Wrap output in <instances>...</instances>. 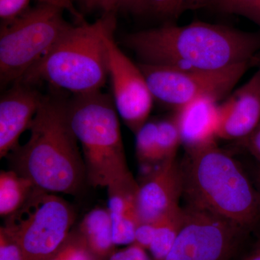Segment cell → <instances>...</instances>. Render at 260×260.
<instances>
[{
  "label": "cell",
  "mask_w": 260,
  "mask_h": 260,
  "mask_svg": "<svg viewBox=\"0 0 260 260\" xmlns=\"http://www.w3.org/2000/svg\"><path fill=\"white\" fill-rule=\"evenodd\" d=\"M36 186L15 171L0 172V215L10 216L26 202Z\"/></svg>",
  "instance_id": "18"
},
{
  "label": "cell",
  "mask_w": 260,
  "mask_h": 260,
  "mask_svg": "<svg viewBox=\"0 0 260 260\" xmlns=\"http://www.w3.org/2000/svg\"><path fill=\"white\" fill-rule=\"evenodd\" d=\"M0 260H25L23 248L8 228H0Z\"/></svg>",
  "instance_id": "25"
},
{
  "label": "cell",
  "mask_w": 260,
  "mask_h": 260,
  "mask_svg": "<svg viewBox=\"0 0 260 260\" xmlns=\"http://www.w3.org/2000/svg\"><path fill=\"white\" fill-rule=\"evenodd\" d=\"M78 2L84 9L89 10H100L106 13L118 12H129L140 15L142 0H75Z\"/></svg>",
  "instance_id": "24"
},
{
  "label": "cell",
  "mask_w": 260,
  "mask_h": 260,
  "mask_svg": "<svg viewBox=\"0 0 260 260\" xmlns=\"http://www.w3.org/2000/svg\"><path fill=\"white\" fill-rule=\"evenodd\" d=\"M116 20L104 32L112 97L118 114L136 134L148 121L154 99L139 64H135L116 44Z\"/></svg>",
  "instance_id": "10"
},
{
  "label": "cell",
  "mask_w": 260,
  "mask_h": 260,
  "mask_svg": "<svg viewBox=\"0 0 260 260\" xmlns=\"http://www.w3.org/2000/svg\"><path fill=\"white\" fill-rule=\"evenodd\" d=\"M108 260H152L148 251L133 244L116 250Z\"/></svg>",
  "instance_id": "27"
},
{
  "label": "cell",
  "mask_w": 260,
  "mask_h": 260,
  "mask_svg": "<svg viewBox=\"0 0 260 260\" xmlns=\"http://www.w3.org/2000/svg\"><path fill=\"white\" fill-rule=\"evenodd\" d=\"M72 129L81 145L87 182L106 187L132 174L112 97L102 91L73 95L68 102Z\"/></svg>",
  "instance_id": "5"
},
{
  "label": "cell",
  "mask_w": 260,
  "mask_h": 260,
  "mask_svg": "<svg viewBox=\"0 0 260 260\" xmlns=\"http://www.w3.org/2000/svg\"><path fill=\"white\" fill-rule=\"evenodd\" d=\"M244 232L226 219L189 205L182 226L165 260H225Z\"/></svg>",
  "instance_id": "9"
},
{
  "label": "cell",
  "mask_w": 260,
  "mask_h": 260,
  "mask_svg": "<svg viewBox=\"0 0 260 260\" xmlns=\"http://www.w3.org/2000/svg\"><path fill=\"white\" fill-rule=\"evenodd\" d=\"M186 0H142L140 15L150 14L174 23L182 13Z\"/></svg>",
  "instance_id": "23"
},
{
  "label": "cell",
  "mask_w": 260,
  "mask_h": 260,
  "mask_svg": "<svg viewBox=\"0 0 260 260\" xmlns=\"http://www.w3.org/2000/svg\"><path fill=\"white\" fill-rule=\"evenodd\" d=\"M260 164V124L249 137L239 142Z\"/></svg>",
  "instance_id": "30"
},
{
  "label": "cell",
  "mask_w": 260,
  "mask_h": 260,
  "mask_svg": "<svg viewBox=\"0 0 260 260\" xmlns=\"http://www.w3.org/2000/svg\"><path fill=\"white\" fill-rule=\"evenodd\" d=\"M244 260H260V242Z\"/></svg>",
  "instance_id": "31"
},
{
  "label": "cell",
  "mask_w": 260,
  "mask_h": 260,
  "mask_svg": "<svg viewBox=\"0 0 260 260\" xmlns=\"http://www.w3.org/2000/svg\"><path fill=\"white\" fill-rule=\"evenodd\" d=\"M205 10L244 17L260 28V0H186L183 11Z\"/></svg>",
  "instance_id": "19"
},
{
  "label": "cell",
  "mask_w": 260,
  "mask_h": 260,
  "mask_svg": "<svg viewBox=\"0 0 260 260\" xmlns=\"http://www.w3.org/2000/svg\"><path fill=\"white\" fill-rule=\"evenodd\" d=\"M116 20V14L106 13L93 23L72 25L19 81L35 85L45 82L73 95L102 91L109 79L104 32Z\"/></svg>",
  "instance_id": "4"
},
{
  "label": "cell",
  "mask_w": 260,
  "mask_h": 260,
  "mask_svg": "<svg viewBox=\"0 0 260 260\" xmlns=\"http://www.w3.org/2000/svg\"><path fill=\"white\" fill-rule=\"evenodd\" d=\"M78 229L89 247L101 259L108 260L116 251L112 220L107 208L90 210L80 222Z\"/></svg>",
  "instance_id": "16"
},
{
  "label": "cell",
  "mask_w": 260,
  "mask_h": 260,
  "mask_svg": "<svg viewBox=\"0 0 260 260\" xmlns=\"http://www.w3.org/2000/svg\"><path fill=\"white\" fill-rule=\"evenodd\" d=\"M123 42L143 64L216 70L256 59L260 31L203 21L185 25L165 23L158 28L130 34Z\"/></svg>",
  "instance_id": "1"
},
{
  "label": "cell",
  "mask_w": 260,
  "mask_h": 260,
  "mask_svg": "<svg viewBox=\"0 0 260 260\" xmlns=\"http://www.w3.org/2000/svg\"><path fill=\"white\" fill-rule=\"evenodd\" d=\"M174 117L186 151L215 144L219 139L220 104L213 97L188 103L176 109Z\"/></svg>",
  "instance_id": "14"
},
{
  "label": "cell",
  "mask_w": 260,
  "mask_h": 260,
  "mask_svg": "<svg viewBox=\"0 0 260 260\" xmlns=\"http://www.w3.org/2000/svg\"><path fill=\"white\" fill-rule=\"evenodd\" d=\"M139 184L133 174L107 186L108 207L113 229V239L117 246L134 244L135 234L140 223L138 210Z\"/></svg>",
  "instance_id": "15"
},
{
  "label": "cell",
  "mask_w": 260,
  "mask_h": 260,
  "mask_svg": "<svg viewBox=\"0 0 260 260\" xmlns=\"http://www.w3.org/2000/svg\"><path fill=\"white\" fill-rule=\"evenodd\" d=\"M64 10L41 4L1 25V88L19 81L59 42L72 26L63 16Z\"/></svg>",
  "instance_id": "6"
},
{
  "label": "cell",
  "mask_w": 260,
  "mask_h": 260,
  "mask_svg": "<svg viewBox=\"0 0 260 260\" xmlns=\"http://www.w3.org/2000/svg\"><path fill=\"white\" fill-rule=\"evenodd\" d=\"M48 260H102L89 247L78 229L72 230Z\"/></svg>",
  "instance_id": "21"
},
{
  "label": "cell",
  "mask_w": 260,
  "mask_h": 260,
  "mask_svg": "<svg viewBox=\"0 0 260 260\" xmlns=\"http://www.w3.org/2000/svg\"><path fill=\"white\" fill-rule=\"evenodd\" d=\"M254 181H255L256 189L260 195V164L256 167L255 172H254Z\"/></svg>",
  "instance_id": "32"
},
{
  "label": "cell",
  "mask_w": 260,
  "mask_h": 260,
  "mask_svg": "<svg viewBox=\"0 0 260 260\" xmlns=\"http://www.w3.org/2000/svg\"><path fill=\"white\" fill-rule=\"evenodd\" d=\"M181 167L189 206L237 224L246 232L260 219V195L236 159L217 143L186 151Z\"/></svg>",
  "instance_id": "3"
},
{
  "label": "cell",
  "mask_w": 260,
  "mask_h": 260,
  "mask_svg": "<svg viewBox=\"0 0 260 260\" xmlns=\"http://www.w3.org/2000/svg\"><path fill=\"white\" fill-rule=\"evenodd\" d=\"M185 218V209L178 206L168 212L155 223L153 241L148 249L152 260H165Z\"/></svg>",
  "instance_id": "17"
},
{
  "label": "cell",
  "mask_w": 260,
  "mask_h": 260,
  "mask_svg": "<svg viewBox=\"0 0 260 260\" xmlns=\"http://www.w3.org/2000/svg\"><path fill=\"white\" fill-rule=\"evenodd\" d=\"M30 0H0L2 24L9 23L29 9Z\"/></svg>",
  "instance_id": "26"
},
{
  "label": "cell",
  "mask_w": 260,
  "mask_h": 260,
  "mask_svg": "<svg viewBox=\"0 0 260 260\" xmlns=\"http://www.w3.org/2000/svg\"><path fill=\"white\" fill-rule=\"evenodd\" d=\"M158 147L161 161L176 159L178 149L182 145L180 132L174 116L157 121Z\"/></svg>",
  "instance_id": "22"
},
{
  "label": "cell",
  "mask_w": 260,
  "mask_h": 260,
  "mask_svg": "<svg viewBox=\"0 0 260 260\" xmlns=\"http://www.w3.org/2000/svg\"><path fill=\"white\" fill-rule=\"evenodd\" d=\"M44 95L35 85L18 81L0 99V158H5L19 145V139L38 112Z\"/></svg>",
  "instance_id": "12"
},
{
  "label": "cell",
  "mask_w": 260,
  "mask_h": 260,
  "mask_svg": "<svg viewBox=\"0 0 260 260\" xmlns=\"http://www.w3.org/2000/svg\"><path fill=\"white\" fill-rule=\"evenodd\" d=\"M75 220L74 209L66 200L36 187L4 225L18 239L25 260H48L69 235Z\"/></svg>",
  "instance_id": "7"
},
{
  "label": "cell",
  "mask_w": 260,
  "mask_h": 260,
  "mask_svg": "<svg viewBox=\"0 0 260 260\" xmlns=\"http://www.w3.org/2000/svg\"><path fill=\"white\" fill-rule=\"evenodd\" d=\"M37 1L41 4L54 5L62 10H67L73 15L78 23H82L85 20L83 15L75 7V0H37Z\"/></svg>",
  "instance_id": "29"
},
{
  "label": "cell",
  "mask_w": 260,
  "mask_h": 260,
  "mask_svg": "<svg viewBox=\"0 0 260 260\" xmlns=\"http://www.w3.org/2000/svg\"><path fill=\"white\" fill-rule=\"evenodd\" d=\"M260 124V67L254 75L220 104L219 139L240 142Z\"/></svg>",
  "instance_id": "13"
},
{
  "label": "cell",
  "mask_w": 260,
  "mask_h": 260,
  "mask_svg": "<svg viewBox=\"0 0 260 260\" xmlns=\"http://www.w3.org/2000/svg\"><path fill=\"white\" fill-rule=\"evenodd\" d=\"M68 102L44 95L29 126L30 137L8 155L10 169L50 193L77 194L87 181L83 155L70 124Z\"/></svg>",
  "instance_id": "2"
},
{
  "label": "cell",
  "mask_w": 260,
  "mask_h": 260,
  "mask_svg": "<svg viewBox=\"0 0 260 260\" xmlns=\"http://www.w3.org/2000/svg\"><path fill=\"white\" fill-rule=\"evenodd\" d=\"M259 59L244 61L216 70H183L164 65L139 63L153 99L179 109L199 98L219 101L226 96Z\"/></svg>",
  "instance_id": "8"
},
{
  "label": "cell",
  "mask_w": 260,
  "mask_h": 260,
  "mask_svg": "<svg viewBox=\"0 0 260 260\" xmlns=\"http://www.w3.org/2000/svg\"><path fill=\"white\" fill-rule=\"evenodd\" d=\"M183 191L182 169L177 160L159 164L139 184L137 203L140 223H155L179 206Z\"/></svg>",
  "instance_id": "11"
},
{
  "label": "cell",
  "mask_w": 260,
  "mask_h": 260,
  "mask_svg": "<svg viewBox=\"0 0 260 260\" xmlns=\"http://www.w3.org/2000/svg\"><path fill=\"white\" fill-rule=\"evenodd\" d=\"M155 228V223H140L135 232L134 244L148 251L153 241Z\"/></svg>",
  "instance_id": "28"
},
{
  "label": "cell",
  "mask_w": 260,
  "mask_h": 260,
  "mask_svg": "<svg viewBox=\"0 0 260 260\" xmlns=\"http://www.w3.org/2000/svg\"><path fill=\"white\" fill-rule=\"evenodd\" d=\"M136 135V154L143 165L162 164L158 147V130L157 121H148Z\"/></svg>",
  "instance_id": "20"
}]
</instances>
